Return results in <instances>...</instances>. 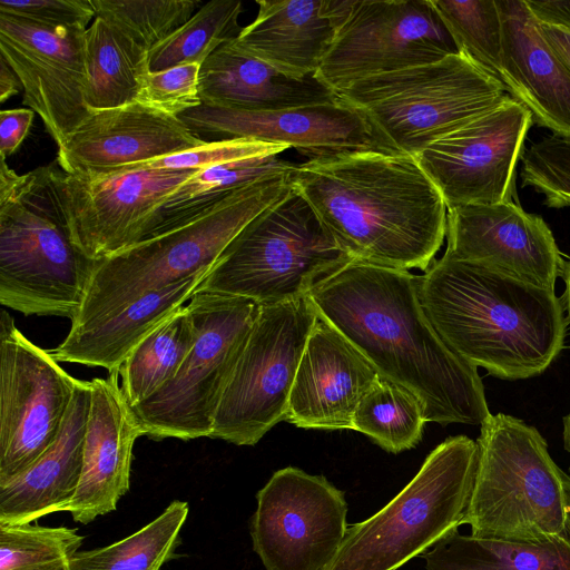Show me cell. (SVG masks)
<instances>
[{
  "instance_id": "ba28073f",
  "label": "cell",
  "mask_w": 570,
  "mask_h": 570,
  "mask_svg": "<svg viewBox=\"0 0 570 570\" xmlns=\"http://www.w3.org/2000/svg\"><path fill=\"white\" fill-rule=\"evenodd\" d=\"M391 153L416 157L510 97L462 53L360 80L338 94Z\"/></svg>"
},
{
  "instance_id": "d590c367",
  "label": "cell",
  "mask_w": 570,
  "mask_h": 570,
  "mask_svg": "<svg viewBox=\"0 0 570 570\" xmlns=\"http://www.w3.org/2000/svg\"><path fill=\"white\" fill-rule=\"evenodd\" d=\"M82 541L77 529L0 522V570H71Z\"/></svg>"
},
{
  "instance_id": "d6986e66",
  "label": "cell",
  "mask_w": 570,
  "mask_h": 570,
  "mask_svg": "<svg viewBox=\"0 0 570 570\" xmlns=\"http://www.w3.org/2000/svg\"><path fill=\"white\" fill-rule=\"evenodd\" d=\"M445 237L450 258L548 289L561 276L564 261L551 229L512 200L448 209Z\"/></svg>"
},
{
  "instance_id": "60d3db41",
  "label": "cell",
  "mask_w": 570,
  "mask_h": 570,
  "mask_svg": "<svg viewBox=\"0 0 570 570\" xmlns=\"http://www.w3.org/2000/svg\"><path fill=\"white\" fill-rule=\"evenodd\" d=\"M0 13L50 27H83L96 17L90 0H0Z\"/></svg>"
},
{
  "instance_id": "d4e9b609",
  "label": "cell",
  "mask_w": 570,
  "mask_h": 570,
  "mask_svg": "<svg viewBox=\"0 0 570 570\" xmlns=\"http://www.w3.org/2000/svg\"><path fill=\"white\" fill-rule=\"evenodd\" d=\"M203 104L249 111L283 110L331 104L338 94L315 75L288 76L228 40L213 51L199 70Z\"/></svg>"
},
{
  "instance_id": "bcb514c9",
  "label": "cell",
  "mask_w": 570,
  "mask_h": 570,
  "mask_svg": "<svg viewBox=\"0 0 570 570\" xmlns=\"http://www.w3.org/2000/svg\"><path fill=\"white\" fill-rule=\"evenodd\" d=\"M561 277L564 282V293L562 295V305L567 311V316L570 322V257L563 263Z\"/></svg>"
},
{
  "instance_id": "8d00e7d4",
  "label": "cell",
  "mask_w": 570,
  "mask_h": 570,
  "mask_svg": "<svg viewBox=\"0 0 570 570\" xmlns=\"http://www.w3.org/2000/svg\"><path fill=\"white\" fill-rule=\"evenodd\" d=\"M104 18L146 51L186 23L202 4L198 0H90Z\"/></svg>"
},
{
  "instance_id": "cb8c5ba5",
  "label": "cell",
  "mask_w": 570,
  "mask_h": 570,
  "mask_svg": "<svg viewBox=\"0 0 570 570\" xmlns=\"http://www.w3.org/2000/svg\"><path fill=\"white\" fill-rule=\"evenodd\" d=\"M355 0H259L254 21L235 43L293 77L320 69Z\"/></svg>"
},
{
  "instance_id": "83f0119b",
  "label": "cell",
  "mask_w": 570,
  "mask_h": 570,
  "mask_svg": "<svg viewBox=\"0 0 570 570\" xmlns=\"http://www.w3.org/2000/svg\"><path fill=\"white\" fill-rule=\"evenodd\" d=\"M421 557L426 570H570V540L520 541L456 530Z\"/></svg>"
},
{
  "instance_id": "603a6c76",
  "label": "cell",
  "mask_w": 570,
  "mask_h": 570,
  "mask_svg": "<svg viewBox=\"0 0 570 570\" xmlns=\"http://www.w3.org/2000/svg\"><path fill=\"white\" fill-rule=\"evenodd\" d=\"M503 28L500 81L538 126L570 139V70L524 0H497Z\"/></svg>"
},
{
  "instance_id": "d6a6232c",
  "label": "cell",
  "mask_w": 570,
  "mask_h": 570,
  "mask_svg": "<svg viewBox=\"0 0 570 570\" xmlns=\"http://www.w3.org/2000/svg\"><path fill=\"white\" fill-rule=\"evenodd\" d=\"M425 423L423 406L414 394L379 377L356 406L352 430L396 454L420 443Z\"/></svg>"
},
{
  "instance_id": "f6af8a7d",
  "label": "cell",
  "mask_w": 570,
  "mask_h": 570,
  "mask_svg": "<svg viewBox=\"0 0 570 570\" xmlns=\"http://www.w3.org/2000/svg\"><path fill=\"white\" fill-rule=\"evenodd\" d=\"M20 89H22V86L17 75L9 67L6 60L0 57V101L4 102Z\"/></svg>"
},
{
  "instance_id": "f35d334b",
  "label": "cell",
  "mask_w": 570,
  "mask_h": 570,
  "mask_svg": "<svg viewBox=\"0 0 570 570\" xmlns=\"http://www.w3.org/2000/svg\"><path fill=\"white\" fill-rule=\"evenodd\" d=\"M288 148L286 145L271 144L252 138L207 141L199 147L135 164L118 171L137 169L202 170L244 158L281 155Z\"/></svg>"
},
{
  "instance_id": "7bdbcfd3",
  "label": "cell",
  "mask_w": 570,
  "mask_h": 570,
  "mask_svg": "<svg viewBox=\"0 0 570 570\" xmlns=\"http://www.w3.org/2000/svg\"><path fill=\"white\" fill-rule=\"evenodd\" d=\"M524 2L539 23L570 33V1L524 0Z\"/></svg>"
},
{
  "instance_id": "ffe728a7",
  "label": "cell",
  "mask_w": 570,
  "mask_h": 570,
  "mask_svg": "<svg viewBox=\"0 0 570 570\" xmlns=\"http://www.w3.org/2000/svg\"><path fill=\"white\" fill-rule=\"evenodd\" d=\"M179 119L137 101L91 110L59 146L60 168L75 176H98L204 145Z\"/></svg>"
},
{
  "instance_id": "7a4b0ae2",
  "label": "cell",
  "mask_w": 570,
  "mask_h": 570,
  "mask_svg": "<svg viewBox=\"0 0 570 570\" xmlns=\"http://www.w3.org/2000/svg\"><path fill=\"white\" fill-rule=\"evenodd\" d=\"M289 178L351 259L425 272L443 244L446 205L413 156L341 153L296 164Z\"/></svg>"
},
{
  "instance_id": "4fadbf2b",
  "label": "cell",
  "mask_w": 570,
  "mask_h": 570,
  "mask_svg": "<svg viewBox=\"0 0 570 570\" xmlns=\"http://www.w3.org/2000/svg\"><path fill=\"white\" fill-rule=\"evenodd\" d=\"M78 379L0 314V485L32 465L57 440Z\"/></svg>"
},
{
  "instance_id": "30bf717a",
  "label": "cell",
  "mask_w": 570,
  "mask_h": 570,
  "mask_svg": "<svg viewBox=\"0 0 570 570\" xmlns=\"http://www.w3.org/2000/svg\"><path fill=\"white\" fill-rule=\"evenodd\" d=\"M196 338L176 375L130 406L141 435L184 441L210 436L230 375L259 311L256 302L199 291L186 305Z\"/></svg>"
},
{
  "instance_id": "b9f144b4",
  "label": "cell",
  "mask_w": 570,
  "mask_h": 570,
  "mask_svg": "<svg viewBox=\"0 0 570 570\" xmlns=\"http://www.w3.org/2000/svg\"><path fill=\"white\" fill-rule=\"evenodd\" d=\"M35 111L29 108L8 109L0 112L1 157L13 154L28 135Z\"/></svg>"
},
{
  "instance_id": "6da1fadb",
  "label": "cell",
  "mask_w": 570,
  "mask_h": 570,
  "mask_svg": "<svg viewBox=\"0 0 570 570\" xmlns=\"http://www.w3.org/2000/svg\"><path fill=\"white\" fill-rule=\"evenodd\" d=\"M417 278L352 259L308 297L380 377L420 400L426 422L481 426L491 413L478 367L439 335L421 304Z\"/></svg>"
},
{
  "instance_id": "8992f818",
  "label": "cell",
  "mask_w": 570,
  "mask_h": 570,
  "mask_svg": "<svg viewBox=\"0 0 570 570\" xmlns=\"http://www.w3.org/2000/svg\"><path fill=\"white\" fill-rule=\"evenodd\" d=\"M480 429L462 524L476 537L570 540V476L553 461L540 432L504 413L491 414Z\"/></svg>"
},
{
  "instance_id": "f546056e",
  "label": "cell",
  "mask_w": 570,
  "mask_h": 570,
  "mask_svg": "<svg viewBox=\"0 0 570 570\" xmlns=\"http://www.w3.org/2000/svg\"><path fill=\"white\" fill-rule=\"evenodd\" d=\"M295 165L279 155H264L202 169L167 197L156 212L141 240L170 229L186 217L245 185L266 177L288 174Z\"/></svg>"
},
{
  "instance_id": "9c48e42d",
  "label": "cell",
  "mask_w": 570,
  "mask_h": 570,
  "mask_svg": "<svg viewBox=\"0 0 570 570\" xmlns=\"http://www.w3.org/2000/svg\"><path fill=\"white\" fill-rule=\"evenodd\" d=\"M350 261L293 187L236 235L197 289L278 304L307 296Z\"/></svg>"
},
{
  "instance_id": "3957f363",
  "label": "cell",
  "mask_w": 570,
  "mask_h": 570,
  "mask_svg": "<svg viewBox=\"0 0 570 570\" xmlns=\"http://www.w3.org/2000/svg\"><path fill=\"white\" fill-rule=\"evenodd\" d=\"M417 286L442 340L495 377L540 375L563 348L567 317L554 289L445 255L419 275Z\"/></svg>"
},
{
  "instance_id": "9a60e30c",
  "label": "cell",
  "mask_w": 570,
  "mask_h": 570,
  "mask_svg": "<svg viewBox=\"0 0 570 570\" xmlns=\"http://www.w3.org/2000/svg\"><path fill=\"white\" fill-rule=\"evenodd\" d=\"M532 124L531 112L508 97L432 142L415 158L440 190L448 209L511 202L517 165Z\"/></svg>"
},
{
  "instance_id": "4316f807",
  "label": "cell",
  "mask_w": 570,
  "mask_h": 570,
  "mask_svg": "<svg viewBox=\"0 0 570 570\" xmlns=\"http://www.w3.org/2000/svg\"><path fill=\"white\" fill-rule=\"evenodd\" d=\"M208 272L149 292L88 327L70 330L49 352L58 362L119 371L136 346L184 306Z\"/></svg>"
},
{
  "instance_id": "e0dca14e",
  "label": "cell",
  "mask_w": 570,
  "mask_h": 570,
  "mask_svg": "<svg viewBox=\"0 0 570 570\" xmlns=\"http://www.w3.org/2000/svg\"><path fill=\"white\" fill-rule=\"evenodd\" d=\"M197 171L75 176L61 169L59 187L73 244L97 262L140 242L161 204Z\"/></svg>"
},
{
  "instance_id": "7402d4cb",
  "label": "cell",
  "mask_w": 570,
  "mask_h": 570,
  "mask_svg": "<svg viewBox=\"0 0 570 570\" xmlns=\"http://www.w3.org/2000/svg\"><path fill=\"white\" fill-rule=\"evenodd\" d=\"M379 374L320 315L307 338L285 421L303 429H351L353 415Z\"/></svg>"
},
{
  "instance_id": "44dd1931",
  "label": "cell",
  "mask_w": 570,
  "mask_h": 570,
  "mask_svg": "<svg viewBox=\"0 0 570 570\" xmlns=\"http://www.w3.org/2000/svg\"><path fill=\"white\" fill-rule=\"evenodd\" d=\"M89 389L81 474L73 497L60 509L82 524L116 510L119 499L128 492L132 450L141 436L122 394L119 371L89 381Z\"/></svg>"
},
{
  "instance_id": "2e32d148",
  "label": "cell",
  "mask_w": 570,
  "mask_h": 570,
  "mask_svg": "<svg viewBox=\"0 0 570 570\" xmlns=\"http://www.w3.org/2000/svg\"><path fill=\"white\" fill-rule=\"evenodd\" d=\"M86 30L0 13V57L17 75L22 104L59 146L91 114L86 104Z\"/></svg>"
},
{
  "instance_id": "7c38bea8",
  "label": "cell",
  "mask_w": 570,
  "mask_h": 570,
  "mask_svg": "<svg viewBox=\"0 0 570 570\" xmlns=\"http://www.w3.org/2000/svg\"><path fill=\"white\" fill-rule=\"evenodd\" d=\"M460 53L431 0H355L315 76L336 94Z\"/></svg>"
},
{
  "instance_id": "836d02e7",
  "label": "cell",
  "mask_w": 570,
  "mask_h": 570,
  "mask_svg": "<svg viewBox=\"0 0 570 570\" xmlns=\"http://www.w3.org/2000/svg\"><path fill=\"white\" fill-rule=\"evenodd\" d=\"M239 0H212L167 39L149 51V71L156 72L187 63H203L224 42L235 39L242 29Z\"/></svg>"
},
{
  "instance_id": "7dc6e473",
  "label": "cell",
  "mask_w": 570,
  "mask_h": 570,
  "mask_svg": "<svg viewBox=\"0 0 570 570\" xmlns=\"http://www.w3.org/2000/svg\"><path fill=\"white\" fill-rule=\"evenodd\" d=\"M563 445L567 452L570 454V412L563 417ZM570 469V466H569Z\"/></svg>"
},
{
  "instance_id": "ab89813d",
  "label": "cell",
  "mask_w": 570,
  "mask_h": 570,
  "mask_svg": "<svg viewBox=\"0 0 570 570\" xmlns=\"http://www.w3.org/2000/svg\"><path fill=\"white\" fill-rule=\"evenodd\" d=\"M200 63H187L161 71H147L139 77L136 101L178 117L198 107Z\"/></svg>"
},
{
  "instance_id": "52a82bcc",
  "label": "cell",
  "mask_w": 570,
  "mask_h": 570,
  "mask_svg": "<svg viewBox=\"0 0 570 570\" xmlns=\"http://www.w3.org/2000/svg\"><path fill=\"white\" fill-rule=\"evenodd\" d=\"M478 453L476 441L466 435L440 443L386 505L347 527L323 570H396L456 531L472 493Z\"/></svg>"
},
{
  "instance_id": "277c9868",
  "label": "cell",
  "mask_w": 570,
  "mask_h": 570,
  "mask_svg": "<svg viewBox=\"0 0 570 570\" xmlns=\"http://www.w3.org/2000/svg\"><path fill=\"white\" fill-rule=\"evenodd\" d=\"M57 160L18 175L1 157L0 303L26 316L78 314L96 262L72 242Z\"/></svg>"
},
{
  "instance_id": "1f68e13d",
  "label": "cell",
  "mask_w": 570,
  "mask_h": 570,
  "mask_svg": "<svg viewBox=\"0 0 570 570\" xmlns=\"http://www.w3.org/2000/svg\"><path fill=\"white\" fill-rule=\"evenodd\" d=\"M188 503L174 500L157 518L109 546L78 551L71 570H160L175 557Z\"/></svg>"
},
{
  "instance_id": "f1b7e54d",
  "label": "cell",
  "mask_w": 570,
  "mask_h": 570,
  "mask_svg": "<svg viewBox=\"0 0 570 570\" xmlns=\"http://www.w3.org/2000/svg\"><path fill=\"white\" fill-rule=\"evenodd\" d=\"M148 56V51L121 30L96 16L86 30V104L89 109L135 102L139 77L149 70Z\"/></svg>"
},
{
  "instance_id": "4dcf8cb0",
  "label": "cell",
  "mask_w": 570,
  "mask_h": 570,
  "mask_svg": "<svg viewBox=\"0 0 570 570\" xmlns=\"http://www.w3.org/2000/svg\"><path fill=\"white\" fill-rule=\"evenodd\" d=\"M195 338L190 312L181 306L136 346L119 368L120 387L130 406L173 380Z\"/></svg>"
},
{
  "instance_id": "484cf974",
  "label": "cell",
  "mask_w": 570,
  "mask_h": 570,
  "mask_svg": "<svg viewBox=\"0 0 570 570\" xmlns=\"http://www.w3.org/2000/svg\"><path fill=\"white\" fill-rule=\"evenodd\" d=\"M89 407V381L79 380L55 443L26 471L0 485V522H32L70 501L81 474Z\"/></svg>"
},
{
  "instance_id": "ac0fdd59",
  "label": "cell",
  "mask_w": 570,
  "mask_h": 570,
  "mask_svg": "<svg viewBox=\"0 0 570 570\" xmlns=\"http://www.w3.org/2000/svg\"><path fill=\"white\" fill-rule=\"evenodd\" d=\"M203 141L252 138L295 148L307 159L350 151H385L366 117L340 100L283 110L249 111L200 104L178 116Z\"/></svg>"
},
{
  "instance_id": "5bb4252c",
  "label": "cell",
  "mask_w": 570,
  "mask_h": 570,
  "mask_svg": "<svg viewBox=\"0 0 570 570\" xmlns=\"http://www.w3.org/2000/svg\"><path fill=\"white\" fill-rule=\"evenodd\" d=\"M253 549L266 570H323L347 529L344 493L325 476L287 466L257 492Z\"/></svg>"
},
{
  "instance_id": "5b68a950",
  "label": "cell",
  "mask_w": 570,
  "mask_h": 570,
  "mask_svg": "<svg viewBox=\"0 0 570 570\" xmlns=\"http://www.w3.org/2000/svg\"><path fill=\"white\" fill-rule=\"evenodd\" d=\"M289 174L245 185L170 229L97 261L70 330L88 327L149 292L208 272L252 219L293 188Z\"/></svg>"
},
{
  "instance_id": "74e56055",
  "label": "cell",
  "mask_w": 570,
  "mask_h": 570,
  "mask_svg": "<svg viewBox=\"0 0 570 570\" xmlns=\"http://www.w3.org/2000/svg\"><path fill=\"white\" fill-rule=\"evenodd\" d=\"M521 158L522 186L542 194L548 207H570V139L543 137L527 148Z\"/></svg>"
},
{
  "instance_id": "ee69618b",
  "label": "cell",
  "mask_w": 570,
  "mask_h": 570,
  "mask_svg": "<svg viewBox=\"0 0 570 570\" xmlns=\"http://www.w3.org/2000/svg\"><path fill=\"white\" fill-rule=\"evenodd\" d=\"M539 26L544 39L570 70V33L556 27L542 23Z\"/></svg>"
},
{
  "instance_id": "e575fe53",
  "label": "cell",
  "mask_w": 570,
  "mask_h": 570,
  "mask_svg": "<svg viewBox=\"0 0 570 570\" xmlns=\"http://www.w3.org/2000/svg\"><path fill=\"white\" fill-rule=\"evenodd\" d=\"M460 53L500 81L503 28L497 0H431Z\"/></svg>"
},
{
  "instance_id": "8fae6325",
  "label": "cell",
  "mask_w": 570,
  "mask_h": 570,
  "mask_svg": "<svg viewBox=\"0 0 570 570\" xmlns=\"http://www.w3.org/2000/svg\"><path fill=\"white\" fill-rule=\"evenodd\" d=\"M317 316L308 295L259 305L209 438L255 445L285 421L295 375Z\"/></svg>"
}]
</instances>
